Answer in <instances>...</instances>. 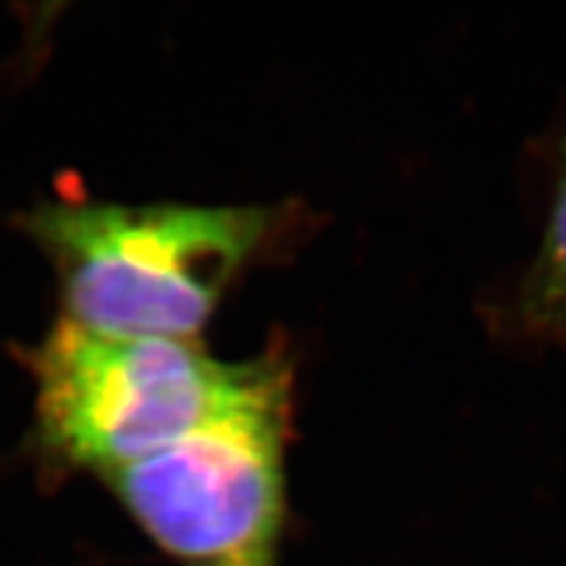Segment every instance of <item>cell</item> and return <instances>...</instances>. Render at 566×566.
<instances>
[{"label":"cell","mask_w":566,"mask_h":566,"mask_svg":"<svg viewBox=\"0 0 566 566\" xmlns=\"http://www.w3.org/2000/svg\"><path fill=\"white\" fill-rule=\"evenodd\" d=\"M191 340L106 335L62 318L33 354L45 447L109 474L199 428L251 380Z\"/></svg>","instance_id":"3957f363"},{"label":"cell","mask_w":566,"mask_h":566,"mask_svg":"<svg viewBox=\"0 0 566 566\" xmlns=\"http://www.w3.org/2000/svg\"><path fill=\"white\" fill-rule=\"evenodd\" d=\"M27 227L55 262L71 322L191 340L270 232V212L55 201L35 208Z\"/></svg>","instance_id":"6da1fadb"},{"label":"cell","mask_w":566,"mask_h":566,"mask_svg":"<svg viewBox=\"0 0 566 566\" xmlns=\"http://www.w3.org/2000/svg\"><path fill=\"white\" fill-rule=\"evenodd\" d=\"M289 422L291 368L262 357L241 392L199 428L106 476L172 555L193 566H270Z\"/></svg>","instance_id":"7a4b0ae2"},{"label":"cell","mask_w":566,"mask_h":566,"mask_svg":"<svg viewBox=\"0 0 566 566\" xmlns=\"http://www.w3.org/2000/svg\"><path fill=\"white\" fill-rule=\"evenodd\" d=\"M495 318L512 340L566 349V120L555 147L536 251Z\"/></svg>","instance_id":"277c9868"}]
</instances>
